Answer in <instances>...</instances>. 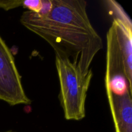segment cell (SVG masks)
<instances>
[{
  "label": "cell",
  "mask_w": 132,
  "mask_h": 132,
  "mask_svg": "<svg viewBox=\"0 0 132 132\" xmlns=\"http://www.w3.org/2000/svg\"><path fill=\"white\" fill-rule=\"evenodd\" d=\"M47 12L26 10L20 23L52 46L55 56L68 59L83 73L92 71L91 64L103 49L101 37L93 27L84 0H50Z\"/></svg>",
  "instance_id": "cell-1"
},
{
  "label": "cell",
  "mask_w": 132,
  "mask_h": 132,
  "mask_svg": "<svg viewBox=\"0 0 132 132\" xmlns=\"http://www.w3.org/2000/svg\"><path fill=\"white\" fill-rule=\"evenodd\" d=\"M59 82V100L67 121H81L86 117L87 93L92 70L85 74L68 59L55 56Z\"/></svg>",
  "instance_id": "cell-2"
},
{
  "label": "cell",
  "mask_w": 132,
  "mask_h": 132,
  "mask_svg": "<svg viewBox=\"0 0 132 132\" xmlns=\"http://www.w3.org/2000/svg\"><path fill=\"white\" fill-rule=\"evenodd\" d=\"M0 100L10 106L28 105L26 94L11 50L0 36Z\"/></svg>",
  "instance_id": "cell-3"
},
{
  "label": "cell",
  "mask_w": 132,
  "mask_h": 132,
  "mask_svg": "<svg viewBox=\"0 0 132 132\" xmlns=\"http://www.w3.org/2000/svg\"><path fill=\"white\" fill-rule=\"evenodd\" d=\"M113 17L124 67L129 81L132 78V24L122 6L115 1H105Z\"/></svg>",
  "instance_id": "cell-4"
},
{
  "label": "cell",
  "mask_w": 132,
  "mask_h": 132,
  "mask_svg": "<svg viewBox=\"0 0 132 132\" xmlns=\"http://www.w3.org/2000/svg\"><path fill=\"white\" fill-rule=\"evenodd\" d=\"M46 5V0H3L0 1V9L5 11L23 7L28 11L41 13Z\"/></svg>",
  "instance_id": "cell-5"
},
{
  "label": "cell",
  "mask_w": 132,
  "mask_h": 132,
  "mask_svg": "<svg viewBox=\"0 0 132 132\" xmlns=\"http://www.w3.org/2000/svg\"><path fill=\"white\" fill-rule=\"evenodd\" d=\"M0 132H17V131H13V130H8V131H0Z\"/></svg>",
  "instance_id": "cell-6"
}]
</instances>
